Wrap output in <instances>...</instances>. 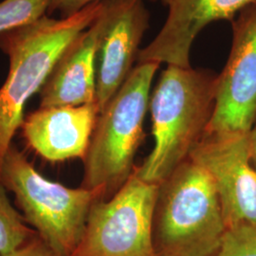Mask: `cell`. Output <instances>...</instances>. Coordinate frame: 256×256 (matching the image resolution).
Here are the masks:
<instances>
[{
    "label": "cell",
    "mask_w": 256,
    "mask_h": 256,
    "mask_svg": "<svg viewBox=\"0 0 256 256\" xmlns=\"http://www.w3.org/2000/svg\"><path fill=\"white\" fill-rule=\"evenodd\" d=\"M216 82L210 70L167 66L150 96L154 147L134 169L140 180L160 185L190 158L212 118Z\"/></svg>",
    "instance_id": "1"
},
{
    "label": "cell",
    "mask_w": 256,
    "mask_h": 256,
    "mask_svg": "<svg viewBox=\"0 0 256 256\" xmlns=\"http://www.w3.org/2000/svg\"><path fill=\"white\" fill-rule=\"evenodd\" d=\"M104 1L64 18L44 16L0 34L9 72L0 88V174L12 138L24 120L28 101L40 92L66 46L100 16Z\"/></svg>",
    "instance_id": "2"
},
{
    "label": "cell",
    "mask_w": 256,
    "mask_h": 256,
    "mask_svg": "<svg viewBox=\"0 0 256 256\" xmlns=\"http://www.w3.org/2000/svg\"><path fill=\"white\" fill-rule=\"evenodd\" d=\"M226 230L210 176L189 158L158 185L153 216L156 256H216Z\"/></svg>",
    "instance_id": "3"
},
{
    "label": "cell",
    "mask_w": 256,
    "mask_h": 256,
    "mask_svg": "<svg viewBox=\"0 0 256 256\" xmlns=\"http://www.w3.org/2000/svg\"><path fill=\"white\" fill-rule=\"evenodd\" d=\"M158 63L138 64L102 110L84 162L81 187L108 200L132 174Z\"/></svg>",
    "instance_id": "4"
},
{
    "label": "cell",
    "mask_w": 256,
    "mask_h": 256,
    "mask_svg": "<svg viewBox=\"0 0 256 256\" xmlns=\"http://www.w3.org/2000/svg\"><path fill=\"white\" fill-rule=\"evenodd\" d=\"M0 183L16 196L26 223L57 256H74L99 192L68 188L40 174L18 147L5 156Z\"/></svg>",
    "instance_id": "5"
},
{
    "label": "cell",
    "mask_w": 256,
    "mask_h": 256,
    "mask_svg": "<svg viewBox=\"0 0 256 256\" xmlns=\"http://www.w3.org/2000/svg\"><path fill=\"white\" fill-rule=\"evenodd\" d=\"M158 185L135 172L108 200L92 206L74 256H156L153 216Z\"/></svg>",
    "instance_id": "6"
},
{
    "label": "cell",
    "mask_w": 256,
    "mask_h": 256,
    "mask_svg": "<svg viewBox=\"0 0 256 256\" xmlns=\"http://www.w3.org/2000/svg\"><path fill=\"white\" fill-rule=\"evenodd\" d=\"M190 158L210 176L227 228L256 223V169L250 133L206 132Z\"/></svg>",
    "instance_id": "7"
},
{
    "label": "cell",
    "mask_w": 256,
    "mask_h": 256,
    "mask_svg": "<svg viewBox=\"0 0 256 256\" xmlns=\"http://www.w3.org/2000/svg\"><path fill=\"white\" fill-rule=\"evenodd\" d=\"M232 43L218 75L216 106L207 132L250 133L256 120V1L232 21Z\"/></svg>",
    "instance_id": "8"
},
{
    "label": "cell",
    "mask_w": 256,
    "mask_h": 256,
    "mask_svg": "<svg viewBox=\"0 0 256 256\" xmlns=\"http://www.w3.org/2000/svg\"><path fill=\"white\" fill-rule=\"evenodd\" d=\"M149 25L144 0H106V23L97 57V96L100 112L132 72Z\"/></svg>",
    "instance_id": "9"
},
{
    "label": "cell",
    "mask_w": 256,
    "mask_h": 256,
    "mask_svg": "<svg viewBox=\"0 0 256 256\" xmlns=\"http://www.w3.org/2000/svg\"><path fill=\"white\" fill-rule=\"evenodd\" d=\"M168 9L164 26L154 40L142 48L138 64L158 63L188 68L194 39L209 24L232 21L256 0H160Z\"/></svg>",
    "instance_id": "10"
},
{
    "label": "cell",
    "mask_w": 256,
    "mask_h": 256,
    "mask_svg": "<svg viewBox=\"0 0 256 256\" xmlns=\"http://www.w3.org/2000/svg\"><path fill=\"white\" fill-rule=\"evenodd\" d=\"M99 114L97 102L39 108L24 118L20 129L28 146L48 162L84 160Z\"/></svg>",
    "instance_id": "11"
},
{
    "label": "cell",
    "mask_w": 256,
    "mask_h": 256,
    "mask_svg": "<svg viewBox=\"0 0 256 256\" xmlns=\"http://www.w3.org/2000/svg\"><path fill=\"white\" fill-rule=\"evenodd\" d=\"M106 23V0L100 16L66 46L40 90L39 108L96 102L97 57Z\"/></svg>",
    "instance_id": "12"
},
{
    "label": "cell",
    "mask_w": 256,
    "mask_h": 256,
    "mask_svg": "<svg viewBox=\"0 0 256 256\" xmlns=\"http://www.w3.org/2000/svg\"><path fill=\"white\" fill-rule=\"evenodd\" d=\"M36 234L10 204L6 188L0 183V256L14 252Z\"/></svg>",
    "instance_id": "13"
},
{
    "label": "cell",
    "mask_w": 256,
    "mask_h": 256,
    "mask_svg": "<svg viewBox=\"0 0 256 256\" xmlns=\"http://www.w3.org/2000/svg\"><path fill=\"white\" fill-rule=\"evenodd\" d=\"M50 2V0H2L0 2V34L46 16Z\"/></svg>",
    "instance_id": "14"
},
{
    "label": "cell",
    "mask_w": 256,
    "mask_h": 256,
    "mask_svg": "<svg viewBox=\"0 0 256 256\" xmlns=\"http://www.w3.org/2000/svg\"><path fill=\"white\" fill-rule=\"evenodd\" d=\"M216 256H256V223H239L227 228Z\"/></svg>",
    "instance_id": "15"
},
{
    "label": "cell",
    "mask_w": 256,
    "mask_h": 256,
    "mask_svg": "<svg viewBox=\"0 0 256 256\" xmlns=\"http://www.w3.org/2000/svg\"><path fill=\"white\" fill-rule=\"evenodd\" d=\"M101 1L104 0H50L46 14L52 16L57 14L60 18H64L82 10L92 3Z\"/></svg>",
    "instance_id": "16"
},
{
    "label": "cell",
    "mask_w": 256,
    "mask_h": 256,
    "mask_svg": "<svg viewBox=\"0 0 256 256\" xmlns=\"http://www.w3.org/2000/svg\"><path fill=\"white\" fill-rule=\"evenodd\" d=\"M4 256H57L38 234L34 236L21 247Z\"/></svg>",
    "instance_id": "17"
},
{
    "label": "cell",
    "mask_w": 256,
    "mask_h": 256,
    "mask_svg": "<svg viewBox=\"0 0 256 256\" xmlns=\"http://www.w3.org/2000/svg\"><path fill=\"white\" fill-rule=\"evenodd\" d=\"M250 144L252 160L256 169V120L254 126L250 131Z\"/></svg>",
    "instance_id": "18"
}]
</instances>
